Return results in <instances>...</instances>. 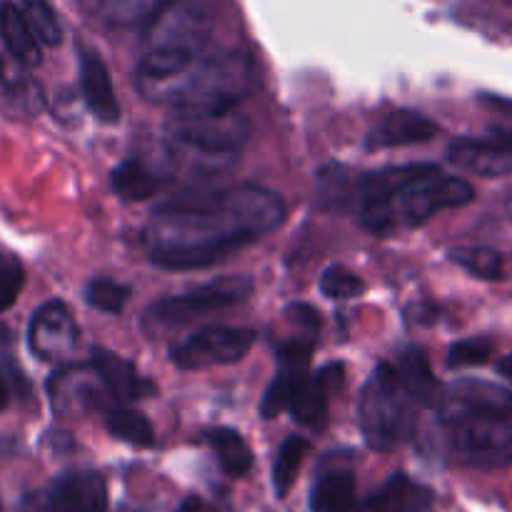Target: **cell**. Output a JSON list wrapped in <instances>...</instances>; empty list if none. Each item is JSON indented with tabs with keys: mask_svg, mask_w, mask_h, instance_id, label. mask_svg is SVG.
I'll list each match as a JSON object with an SVG mask.
<instances>
[{
	"mask_svg": "<svg viewBox=\"0 0 512 512\" xmlns=\"http://www.w3.org/2000/svg\"><path fill=\"white\" fill-rule=\"evenodd\" d=\"M285 203L260 185L190 193L158 205L145 228L150 260L165 270H200L278 228Z\"/></svg>",
	"mask_w": 512,
	"mask_h": 512,
	"instance_id": "1",
	"label": "cell"
},
{
	"mask_svg": "<svg viewBox=\"0 0 512 512\" xmlns=\"http://www.w3.org/2000/svg\"><path fill=\"white\" fill-rule=\"evenodd\" d=\"M475 198L468 180L445 175L438 165H398L365 173L358 180L360 225L373 235H398L420 228L440 210L463 208Z\"/></svg>",
	"mask_w": 512,
	"mask_h": 512,
	"instance_id": "2",
	"label": "cell"
},
{
	"mask_svg": "<svg viewBox=\"0 0 512 512\" xmlns=\"http://www.w3.org/2000/svg\"><path fill=\"white\" fill-rule=\"evenodd\" d=\"M150 103L173 113H210L235 108L255 88V63L245 50L198 55L170 78L135 83Z\"/></svg>",
	"mask_w": 512,
	"mask_h": 512,
	"instance_id": "3",
	"label": "cell"
},
{
	"mask_svg": "<svg viewBox=\"0 0 512 512\" xmlns=\"http://www.w3.org/2000/svg\"><path fill=\"white\" fill-rule=\"evenodd\" d=\"M215 28L210 0H163L150 18L135 83L170 78L205 53Z\"/></svg>",
	"mask_w": 512,
	"mask_h": 512,
	"instance_id": "4",
	"label": "cell"
},
{
	"mask_svg": "<svg viewBox=\"0 0 512 512\" xmlns=\"http://www.w3.org/2000/svg\"><path fill=\"white\" fill-rule=\"evenodd\" d=\"M250 138V120L235 108L175 113L165 125L170 160L195 175H215L238 160Z\"/></svg>",
	"mask_w": 512,
	"mask_h": 512,
	"instance_id": "5",
	"label": "cell"
},
{
	"mask_svg": "<svg viewBox=\"0 0 512 512\" xmlns=\"http://www.w3.org/2000/svg\"><path fill=\"white\" fill-rule=\"evenodd\" d=\"M418 400L410 395L393 363H380L365 383L358 420L368 448L390 453L408 443L418 423Z\"/></svg>",
	"mask_w": 512,
	"mask_h": 512,
	"instance_id": "6",
	"label": "cell"
},
{
	"mask_svg": "<svg viewBox=\"0 0 512 512\" xmlns=\"http://www.w3.org/2000/svg\"><path fill=\"white\" fill-rule=\"evenodd\" d=\"M443 425L450 453L463 465L495 470L512 463V413L465 415Z\"/></svg>",
	"mask_w": 512,
	"mask_h": 512,
	"instance_id": "7",
	"label": "cell"
},
{
	"mask_svg": "<svg viewBox=\"0 0 512 512\" xmlns=\"http://www.w3.org/2000/svg\"><path fill=\"white\" fill-rule=\"evenodd\" d=\"M253 288L255 283L248 275H223V278L210 280V283L188 290V293L158 300L148 310V323H153L155 328H178L190 320L203 318L205 313L243 303L253 295Z\"/></svg>",
	"mask_w": 512,
	"mask_h": 512,
	"instance_id": "8",
	"label": "cell"
},
{
	"mask_svg": "<svg viewBox=\"0 0 512 512\" xmlns=\"http://www.w3.org/2000/svg\"><path fill=\"white\" fill-rule=\"evenodd\" d=\"M20 512H108V485L93 470L63 473L48 488L25 495Z\"/></svg>",
	"mask_w": 512,
	"mask_h": 512,
	"instance_id": "9",
	"label": "cell"
},
{
	"mask_svg": "<svg viewBox=\"0 0 512 512\" xmlns=\"http://www.w3.org/2000/svg\"><path fill=\"white\" fill-rule=\"evenodd\" d=\"M253 328H233V325H210L198 330L175 345L170 360L183 370H205L218 368V365H233L248 355L255 345Z\"/></svg>",
	"mask_w": 512,
	"mask_h": 512,
	"instance_id": "10",
	"label": "cell"
},
{
	"mask_svg": "<svg viewBox=\"0 0 512 512\" xmlns=\"http://www.w3.org/2000/svg\"><path fill=\"white\" fill-rule=\"evenodd\" d=\"M310 358H313V340H293L278 350L275 378L260 403V415L265 420L278 418L280 413L290 410L305 380L310 378Z\"/></svg>",
	"mask_w": 512,
	"mask_h": 512,
	"instance_id": "11",
	"label": "cell"
},
{
	"mask_svg": "<svg viewBox=\"0 0 512 512\" xmlns=\"http://www.w3.org/2000/svg\"><path fill=\"white\" fill-rule=\"evenodd\" d=\"M28 345L40 360L58 363L70 358L78 345V325L60 300L40 305L28 325Z\"/></svg>",
	"mask_w": 512,
	"mask_h": 512,
	"instance_id": "12",
	"label": "cell"
},
{
	"mask_svg": "<svg viewBox=\"0 0 512 512\" xmlns=\"http://www.w3.org/2000/svg\"><path fill=\"white\" fill-rule=\"evenodd\" d=\"M448 160L465 173L483 178L512 175V133L495 130L493 138H458L450 143Z\"/></svg>",
	"mask_w": 512,
	"mask_h": 512,
	"instance_id": "13",
	"label": "cell"
},
{
	"mask_svg": "<svg viewBox=\"0 0 512 512\" xmlns=\"http://www.w3.org/2000/svg\"><path fill=\"white\" fill-rule=\"evenodd\" d=\"M438 413L443 423L465 415L480 413H512V393L488 380L465 378L443 390L438 403Z\"/></svg>",
	"mask_w": 512,
	"mask_h": 512,
	"instance_id": "14",
	"label": "cell"
},
{
	"mask_svg": "<svg viewBox=\"0 0 512 512\" xmlns=\"http://www.w3.org/2000/svg\"><path fill=\"white\" fill-rule=\"evenodd\" d=\"M345 378V365L333 363L320 368L318 373L310 375L305 380L303 390L298 393V398L290 405V413L298 420L300 425L310 430H323L325 423H328V405L330 395L343 385Z\"/></svg>",
	"mask_w": 512,
	"mask_h": 512,
	"instance_id": "15",
	"label": "cell"
},
{
	"mask_svg": "<svg viewBox=\"0 0 512 512\" xmlns=\"http://www.w3.org/2000/svg\"><path fill=\"white\" fill-rule=\"evenodd\" d=\"M78 73H80V90L88 103L90 113L100 120V123H118L120 118V105L115 98L113 80H110L108 68L100 60L95 50L80 45L78 48Z\"/></svg>",
	"mask_w": 512,
	"mask_h": 512,
	"instance_id": "16",
	"label": "cell"
},
{
	"mask_svg": "<svg viewBox=\"0 0 512 512\" xmlns=\"http://www.w3.org/2000/svg\"><path fill=\"white\" fill-rule=\"evenodd\" d=\"M90 365L98 373V380L103 383V388L108 390L113 398L118 400H140L153 395L155 385L148 378L138 373L130 360H125L123 355L110 353L105 348H95Z\"/></svg>",
	"mask_w": 512,
	"mask_h": 512,
	"instance_id": "17",
	"label": "cell"
},
{
	"mask_svg": "<svg viewBox=\"0 0 512 512\" xmlns=\"http://www.w3.org/2000/svg\"><path fill=\"white\" fill-rule=\"evenodd\" d=\"M435 133H438V125L430 118H425L423 113H415V110H395V113L385 115L370 130L365 145L370 150L400 148V145L425 143V140L435 138Z\"/></svg>",
	"mask_w": 512,
	"mask_h": 512,
	"instance_id": "18",
	"label": "cell"
},
{
	"mask_svg": "<svg viewBox=\"0 0 512 512\" xmlns=\"http://www.w3.org/2000/svg\"><path fill=\"white\" fill-rule=\"evenodd\" d=\"M433 500V490L410 480L405 473H395L353 512H425Z\"/></svg>",
	"mask_w": 512,
	"mask_h": 512,
	"instance_id": "19",
	"label": "cell"
},
{
	"mask_svg": "<svg viewBox=\"0 0 512 512\" xmlns=\"http://www.w3.org/2000/svg\"><path fill=\"white\" fill-rule=\"evenodd\" d=\"M93 378V365L90 368H68L53 373V378L48 380V395L53 410L70 413V410L98 403V388H95Z\"/></svg>",
	"mask_w": 512,
	"mask_h": 512,
	"instance_id": "20",
	"label": "cell"
},
{
	"mask_svg": "<svg viewBox=\"0 0 512 512\" xmlns=\"http://www.w3.org/2000/svg\"><path fill=\"white\" fill-rule=\"evenodd\" d=\"M80 8L108 28H135L150 23L163 0H78Z\"/></svg>",
	"mask_w": 512,
	"mask_h": 512,
	"instance_id": "21",
	"label": "cell"
},
{
	"mask_svg": "<svg viewBox=\"0 0 512 512\" xmlns=\"http://www.w3.org/2000/svg\"><path fill=\"white\" fill-rule=\"evenodd\" d=\"M393 365L398 368L405 388H408L410 395L418 400L420 408H438L443 388H440V383L435 380L433 368H430V360L423 350L405 348L403 353L398 355V363Z\"/></svg>",
	"mask_w": 512,
	"mask_h": 512,
	"instance_id": "22",
	"label": "cell"
},
{
	"mask_svg": "<svg viewBox=\"0 0 512 512\" xmlns=\"http://www.w3.org/2000/svg\"><path fill=\"white\" fill-rule=\"evenodd\" d=\"M0 35H3V43L8 48L10 58L18 60L25 68H35L43 60L40 53V43L33 35V30L25 23L23 13H20L18 5L5 3L0 8Z\"/></svg>",
	"mask_w": 512,
	"mask_h": 512,
	"instance_id": "23",
	"label": "cell"
},
{
	"mask_svg": "<svg viewBox=\"0 0 512 512\" xmlns=\"http://www.w3.org/2000/svg\"><path fill=\"white\" fill-rule=\"evenodd\" d=\"M355 475L350 470H328L320 475L310 493L313 512H353L355 510Z\"/></svg>",
	"mask_w": 512,
	"mask_h": 512,
	"instance_id": "24",
	"label": "cell"
},
{
	"mask_svg": "<svg viewBox=\"0 0 512 512\" xmlns=\"http://www.w3.org/2000/svg\"><path fill=\"white\" fill-rule=\"evenodd\" d=\"M203 440L210 445L225 475L230 478H245L253 470V450L243 440V435L233 428H208L203 433Z\"/></svg>",
	"mask_w": 512,
	"mask_h": 512,
	"instance_id": "25",
	"label": "cell"
},
{
	"mask_svg": "<svg viewBox=\"0 0 512 512\" xmlns=\"http://www.w3.org/2000/svg\"><path fill=\"white\" fill-rule=\"evenodd\" d=\"M105 428L113 438L135 448H153L155 430L150 420L135 408H108L105 410Z\"/></svg>",
	"mask_w": 512,
	"mask_h": 512,
	"instance_id": "26",
	"label": "cell"
},
{
	"mask_svg": "<svg viewBox=\"0 0 512 512\" xmlns=\"http://www.w3.org/2000/svg\"><path fill=\"white\" fill-rule=\"evenodd\" d=\"M113 188L125 203H138V200H148L150 195H155L160 180L138 158H128L113 170Z\"/></svg>",
	"mask_w": 512,
	"mask_h": 512,
	"instance_id": "27",
	"label": "cell"
},
{
	"mask_svg": "<svg viewBox=\"0 0 512 512\" xmlns=\"http://www.w3.org/2000/svg\"><path fill=\"white\" fill-rule=\"evenodd\" d=\"M310 453V440L303 435H290L283 445H280L278 455L273 463V488L278 498H285L290 488L298 480L300 468L305 463V455Z\"/></svg>",
	"mask_w": 512,
	"mask_h": 512,
	"instance_id": "28",
	"label": "cell"
},
{
	"mask_svg": "<svg viewBox=\"0 0 512 512\" xmlns=\"http://www.w3.org/2000/svg\"><path fill=\"white\" fill-rule=\"evenodd\" d=\"M0 83L8 90L10 98L18 100V105L28 113H40L45 105V95L40 90V85L25 73V65H20L18 60L10 58V63L5 58H0Z\"/></svg>",
	"mask_w": 512,
	"mask_h": 512,
	"instance_id": "29",
	"label": "cell"
},
{
	"mask_svg": "<svg viewBox=\"0 0 512 512\" xmlns=\"http://www.w3.org/2000/svg\"><path fill=\"white\" fill-rule=\"evenodd\" d=\"M450 260L480 280H500L505 273V260L498 250L483 245H460L450 250Z\"/></svg>",
	"mask_w": 512,
	"mask_h": 512,
	"instance_id": "30",
	"label": "cell"
},
{
	"mask_svg": "<svg viewBox=\"0 0 512 512\" xmlns=\"http://www.w3.org/2000/svg\"><path fill=\"white\" fill-rule=\"evenodd\" d=\"M358 195V183L350 180V170L343 165H328L318 173V200L323 208H345Z\"/></svg>",
	"mask_w": 512,
	"mask_h": 512,
	"instance_id": "31",
	"label": "cell"
},
{
	"mask_svg": "<svg viewBox=\"0 0 512 512\" xmlns=\"http://www.w3.org/2000/svg\"><path fill=\"white\" fill-rule=\"evenodd\" d=\"M18 8L20 13H23L28 28L33 30V35L38 38V43L50 45V48L60 45V40H63V28H60L58 15L50 8L48 0H23Z\"/></svg>",
	"mask_w": 512,
	"mask_h": 512,
	"instance_id": "32",
	"label": "cell"
},
{
	"mask_svg": "<svg viewBox=\"0 0 512 512\" xmlns=\"http://www.w3.org/2000/svg\"><path fill=\"white\" fill-rule=\"evenodd\" d=\"M130 300V288L123 283H115L108 278H93L85 285V303L90 308H98L103 313L118 315Z\"/></svg>",
	"mask_w": 512,
	"mask_h": 512,
	"instance_id": "33",
	"label": "cell"
},
{
	"mask_svg": "<svg viewBox=\"0 0 512 512\" xmlns=\"http://www.w3.org/2000/svg\"><path fill=\"white\" fill-rule=\"evenodd\" d=\"M320 293L330 300L360 298L365 293V280L350 268H345V265H330L320 275Z\"/></svg>",
	"mask_w": 512,
	"mask_h": 512,
	"instance_id": "34",
	"label": "cell"
},
{
	"mask_svg": "<svg viewBox=\"0 0 512 512\" xmlns=\"http://www.w3.org/2000/svg\"><path fill=\"white\" fill-rule=\"evenodd\" d=\"M25 273L20 260L8 250H0V313L13 308L18 300L20 290H23Z\"/></svg>",
	"mask_w": 512,
	"mask_h": 512,
	"instance_id": "35",
	"label": "cell"
},
{
	"mask_svg": "<svg viewBox=\"0 0 512 512\" xmlns=\"http://www.w3.org/2000/svg\"><path fill=\"white\" fill-rule=\"evenodd\" d=\"M493 340L488 338H470L458 340L450 345L448 350V365L450 368H475V365H485L493 355Z\"/></svg>",
	"mask_w": 512,
	"mask_h": 512,
	"instance_id": "36",
	"label": "cell"
},
{
	"mask_svg": "<svg viewBox=\"0 0 512 512\" xmlns=\"http://www.w3.org/2000/svg\"><path fill=\"white\" fill-rule=\"evenodd\" d=\"M285 313H288V320H290V323L300 325V328L310 330V333H315V330H318V325H320L318 310L310 308V305H305V303H295V305H290V308L285 310Z\"/></svg>",
	"mask_w": 512,
	"mask_h": 512,
	"instance_id": "37",
	"label": "cell"
},
{
	"mask_svg": "<svg viewBox=\"0 0 512 512\" xmlns=\"http://www.w3.org/2000/svg\"><path fill=\"white\" fill-rule=\"evenodd\" d=\"M483 103L493 105V108L505 110V113H512V98H495V95H485Z\"/></svg>",
	"mask_w": 512,
	"mask_h": 512,
	"instance_id": "38",
	"label": "cell"
},
{
	"mask_svg": "<svg viewBox=\"0 0 512 512\" xmlns=\"http://www.w3.org/2000/svg\"><path fill=\"white\" fill-rule=\"evenodd\" d=\"M178 512H203V500L190 495V498H185L183 503L178 505Z\"/></svg>",
	"mask_w": 512,
	"mask_h": 512,
	"instance_id": "39",
	"label": "cell"
},
{
	"mask_svg": "<svg viewBox=\"0 0 512 512\" xmlns=\"http://www.w3.org/2000/svg\"><path fill=\"white\" fill-rule=\"evenodd\" d=\"M498 373L505 375V378H508V380H512V353L505 355V358L500 360V363H498Z\"/></svg>",
	"mask_w": 512,
	"mask_h": 512,
	"instance_id": "40",
	"label": "cell"
},
{
	"mask_svg": "<svg viewBox=\"0 0 512 512\" xmlns=\"http://www.w3.org/2000/svg\"><path fill=\"white\" fill-rule=\"evenodd\" d=\"M10 340H13V335H10V328H5V325L0 323V348H3V345H8Z\"/></svg>",
	"mask_w": 512,
	"mask_h": 512,
	"instance_id": "41",
	"label": "cell"
},
{
	"mask_svg": "<svg viewBox=\"0 0 512 512\" xmlns=\"http://www.w3.org/2000/svg\"><path fill=\"white\" fill-rule=\"evenodd\" d=\"M5 405H8V388H5L3 378H0V410H3Z\"/></svg>",
	"mask_w": 512,
	"mask_h": 512,
	"instance_id": "42",
	"label": "cell"
},
{
	"mask_svg": "<svg viewBox=\"0 0 512 512\" xmlns=\"http://www.w3.org/2000/svg\"><path fill=\"white\" fill-rule=\"evenodd\" d=\"M0 512H3V503H0Z\"/></svg>",
	"mask_w": 512,
	"mask_h": 512,
	"instance_id": "43",
	"label": "cell"
}]
</instances>
